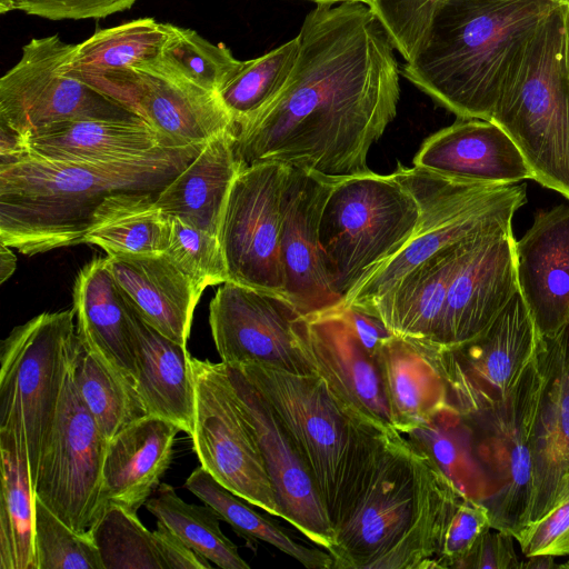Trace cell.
Returning <instances> with one entry per match:
<instances>
[{
    "instance_id": "obj_41",
    "label": "cell",
    "mask_w": 569,
    "mask_h": 569,
    "mask_svg": "<svg viewBox=\"0 0 569 569\" xmlns=\"http://www.w3.org/2000/svg\"><path fill=\"white\" fill-rule=\"evenodd\" d=\"M298 53L297 36L259 58L243 61L238 73L218 92L237 127L278 98L292 73Z\"/></svg>"
},
{
    "instance_id": "obj_21",
    "label": "cell",
    "mask_w": 569,
    "mask_h": 569,
    "mask_svg": "<svg viewBox=\"0 0 569 569\" xmlns=\"http://www.w3.org/2000/svg\"><path fill=\"white\" fill-rule=\"evenodd\" d=\"M512 229L476 238L451 280L437 345L452 348L486 329L518 291Z\"/></svg>"
},
{
    "instance_id": "obj_48",
    "label": "cell",
    "mask_w": 569,
    "mask_h": 569,
    "mask_svg": "<svg viewBox=\"0 0 569 569\" xmlns=\"http://www.w3.org/2000/svg\"><path fill=\"white\" fill-rule=\"evenodd\" d=\"M138 0H0V13L12 11L48 20L102 19L130 9Z\"/></svg>"
},
{
    "instance_id": "obj_33",
    "label": "cell",
    "mask_w": 569,
    "mask_h": 569,
    "mask_svg": "<svg viewBox=\"0 0 569 569\" xmlns=\"http://www.w3.org/2000/svg\"><path fill=\"white\" fill-rule=\"evenodd\" d=\"M413 443V442H412ZM417 498L398 540L369 569H435L446 529L465 496L416 443Z\"/></svg>"
},
{
    "instance_id": "obj_31",
    "label": "cell",
    "mask_w": 569,
    "mask_h": 569,
    "mask_svg": "<svg viewBox=\"0 0 569 569\" xmlns=\"http://www.w3.org/2000/svg\"><path fill=\"white\" fill-rule=\"evenodd\" d=\"M476 238L439 252L371 306L360 309L377 316L395 336L437 345L451 280Z\"/></svg>"
},
{
    "instance_id": "obj_35",
    "label": "cell",
    "mask_w": 569,
    "mask_h": 569,
    "mask_svg": "<svg viewBox=\"0 0 569 569\" xmlns=\"http://www.w3.org/2000/svg\"><path fill=\"white\" fill-rule=\"evenodd\" d=\"M0 569H37L36 496L29 463L7 435H0Z\"/></svg>"
},
{
    "instance_id": "obj_51",
    "label": "cell",
    "mask_w": 569,
    "mask_h": 569,
    "mask_svg": "<svg viewBox=\"0 0 569 569\" xmlns=\"http://www.w3.org/2000/svg\"><path fill=\"white\" fill-rule=\"evenodd\" d=\"M342 312L362 347L377 360L381 348L393 333L377 316L363 309L342 305Z\"/></svg>"
},
{
    "instance_id": "obj_55",
    "label": "cell",
    "mask_w": 569,
    "mask_h": 569,
    "mask_svg": "<svg viewBox=\"0 0 569 569\" xmlns=\"http://www.w3.org/2000/svg\"><path fill=\"white\" fill-rule=\"evenodd\" d=\"M558 567L559 565H556L553 556L539 555L528 557V560L525 562L521 561L519 569H551Z\"/></svg>"
},
{
    "instance_id": "obj_11",
    "label": "cell",
    "mask_w": 569,
    "mask_h": 569,
    "mask_svg": "<svg viewBox=\"0 0 569 569\" xmlns=\"http://www.w3.org/2000/svg\"><path fill=\"white\" fill-rule=\"evenodd\" d=\"M194 415L189 435L200 466L251 506L284 520L254 429L223 362L191 358Z\"/></svg>"
},
{
    "instance_id": "obj_18",
    "label": "cell",
    "mask_w": 569,
    "mask_h": 569,
    "mask_svg": "<svg viewBox=\"0 0 569 569\" xmlns=\"http://www.w3.org/2000/svg\"><path fill=\"white\" fill-rule=\"evenodd\" d=\"M333 181L335 178L288 167L281 226L284 298L303 317L341 307L345 302L319 234L322 210Z\"/></svg>"
},
{
    "instance_id": "obj_23",
    "label": "cell",
    "mask_w": 569,
    "mask_h": 569,
    "mask_svg": "<svg viewBox=\"0 0 569 569\" xmlns=\"http://www.w3.org/2000/svg\"><path fill=\"white\" fill-rule=\"evenodd\" d=\"M413 166L443 177L486 186L533 179L522 152L496 122L458 118L429 136Z\"/></svg>"
},
{
    "instance_id": "obj_39",
    "label": "cell",
    "mask_w": 569,
    "mask_h": 569,
    "mask_svg": "<svg viewBox=\"0 0 569 569\" xmlns=\"http://www.w3.org/2000/svg\"><path fill=\"white\" fill-rule=\"evenodd\" d=\"M158 521L183 543L221 569H250L237 546L222 532L218 513L207 503L186 502L174 488L160 483L156 495L144 503Z\"/></svg>"
},
{
    "instance_id": "obj_4",
    "label": "cell",
    "mask_w": 569,
    "mask_h": 569,
    "mask_svg": "<svg viewBox=\"0 0 569 569\" xmlns=\"http://www.w3.org/2000/svg\"><path fill=\"white\" fill-rule=\"evenodd\" d=\"M231 367L240 370L282 423L335 531L352 507L383 440L391 435L352 417L317 373L260 362Z\"/></svg>"
},
{
    "instance_id": "obj_28",
    "label": "cell",
    "mask_w": 569,
    "mask_h": 569,
    "mask_svg": "<svg viewBox=\"0 0 569 569\" xmlns=\"http://www.w3.org/2000/svg\"><path fill=\"white\" fill-rule=\"evenodd\" d=\"M128 308L137 367L136 386L147 412L171 421L190 435L194 415V382L188 346L161 335L129 303Z\"/></svg>"
},
{
    "instance_id": "obj_40",
    "label": "cell",
    "mask_w": 569,
    "mask_h": 569,
    "mask_svg": "<svg viewBox=\"0 0 569 569\" xmlns=\"http://www.w3.org/2000/svg\"><path fill=\"white\" fill-rule=\"evenodd\" d=\"M406 437L426 451L466 497L480 502L489 498L487 478L477 461L468 426L459 411H445Z\"/></svg>"
},
{
    "instance_id": "obj_42",
    "label": "cell",
    "mask_w": 569,
    "mask_h": 569,
    "mask_svg": "<svg viewBox=\"0 0 569 569\" xmlns=\"http://www.w3.org/2000/svg\"><path fill=\"white\" fill-rule=\"evenodd\" d=\"M103 569H166L154 531L117 503L107 502L88 529Z\"/></svg>"
},
{
    "instance_id": "obj_10",
    "label": "cell",
    "mask_w": 569,
    "mask_h": 569,
    "mask_svg": "<svg viewBox=\"0 0 569 569\" xmlns=\"http://www.w3.org/2000/svg\"><path fill=\"white\" fill-rule=\"evenodd\" d=\"M77 44L33 38L0 79V122L24 138L59 122L133 119L131 108L70 73Z\"/></svg>"
},
{
    "instance_id": "obj_20",
    "label": "cell",
    "mask_w": 569,
    "mask_h": 569,
    "mask_svg": "<svg viewBox=\"0 0 569 569\" xmlns=\"http://www.w3.org/2000/svg\"><path fill=\"white\" fill-rule=\"evenodd\" d=\"M237 399L251 422L284 520L327 551L333 527L315 482L274 411L236 367L226 366Z\"/></svg>"
},
{
    "instance_id": "obj_1",
    "label": "cell",
    "mask_w": 569,
    "mask_h": 569,
    "mask_svg": "<svg viewBox=\"0 0 569 569\" xmlns=\"http://www.w3.org/2000/svg\"><path fill=\"white\" fill-rule=\"evenodd\" d=\"M278 98L238 127L243 166L278 162L329 178L370 171L368 153L397 114L399 67L369 6L317 3Z\"/></svg>"
},
{
    "instance_id": "obj_8",
    "label": "cell",
    "mask_w": 569,
    "mask_h": 569,
    "mask_svg": "<svg viewBox=\"0 0 569 569\" xmlns=\"http://www.w3.org/2000/svg\"><path fill=\"white\" fill-rule=\"evenodd\" d=\"M419 219L416 197L393 173L335 179L319 234L343 299L402 249Z\"/></svg>"
},
{
    "instance_id": "obj_36",
    "label": "cell",
    "mask_w": 569,
    "mask_h": 569,
    "mask_svg": "<svg viewBox=\"0 0 569 569\" xmlns=\"http://www.w3.org/2000/svg\"><path fill=\"white\" fill-rule=\"evenodd\" d=\"M168 36V23L138 18L97 30L77 43L70 73L93 84L96 81L160 56Z\"/></svg>"
},
{
    "instance_id": "obj_29",
    "label": "cell",
    "mask_w": 569,
    "mask_h": 569,
    "mask_svg": "<svg viewBox=\"0 0 569 569\" xmlns=\"http://www.w3.org/2000/svg\"><path fill=\"white\" fill-rule=\"evenodd\" d=\"M72 310L81 343L136 383L129 308L106 258H94L79 270Z\"/></svg>"
},
{
    "instance_id": "obj_12",
    "label": "cell",
    "mask_w": 569,
    "mask_h": 569,
    "mask_svg": "<svg viewBox=\"0 0 569 569\" xmlns=\"http://www.w3.org/2000/svg\"><path fill=\"white\" fill-rule=\"evenodd\" d=\"M288 166L257 162L236 177L219 239L230 282L284 297L282 194Z\"/></svg>"
},
{
    "instance_id": "obj_5",
    "label": "cell",
    "mask_w": 569,
    "mask_h": 569,
    "mask_svg": "<svg viewBox=\"0 0 569 569\" xmlns=\"http://www.w3.org/2000/svg\"><path fill=\"white\" fill-rule=\"evenodd\" d=\"M416 197L418 226L402 249L359 282L343 306L368 308L403 277L441 251L468 239L512 229L526 203V184L486 186L398 164L392 172Z\"/></svg>"
},
{
    "instance_id": "obj_24",
    "label": "cell",
    "mask_w": 569,
    "mask_h": 569,
    "mask_svg": "<svg viewBox=\"0 0 569 569\" xmlns=\"http://www.w3.org/2000/svg\"><path fill=\"white\" fill-rule=\"evenodd\" d=\"M543 339L546 378L533 435L529 523L569 498V323Z\"/></svg>"
},
{
    "instance_id": "obj_7",
    "label": "cell",
    "mask_w": 569,
    "mask_h": 569,
    "mask_svg": "<svg viewBox=\"0 0 569 569\" xmlns=\"http://www.w3.org/2000/svg\"><path fill=\"white\" fill-rule=\"evenodd\" d=\"M73 310L42 312L12 329L0 349V435L24 453L34 488L79 338Z\"/></svg>"
},
{
    "instance_id": "obj_53",
    "label": "cell",
    "mask_w": 569,
    "mask_h": 569,
    "mask_svg": "<svg viewBox=\"0 0 569 569\" xmlns=\"http://www.w3.org/2000/svg\"><path fill=\"white\" fill-rule=\"evenodd\" d=\"M29 154L28 138L0 122V167L17 162Z\"/></svg>"
},
{
    "instance_id": "obj_32",
    "label": "cell",
    "mask_w": 569,
    "mask_h": 569,
    "mask_svg": "<svg viewBox=\"0 0 569 569\" xmlns=\"http://www.w3.org/2000/svg\"><path fill=\"white\" fill-rule=\"evenodd\" d=\"M30 154L62 162H111L171 146L142 118L59 122L28 137Z\"/></svg>"
},
{
    "instance_id": "obj_14",
    "label": "cell",
    "mask_w": 569,
    "mask_h": 569,
    "mask_svg": "<svg viewBox=\"0 0 569 569\" xmlns=\"http://www.w3.org/2000/svg\"><path fill=\"white\" fill-rule=\"evenodd\" d=\"M415 446L387 437L352 507L335 527L332 569H369L406 530L417 498Z\"/></svg>"
},
{
    "instance_id": "obj_17",
    "label": "cell",
    "mask_w": 569,
    "mask_h": 569,
    "mask_svg": "<svg viewBox=\"0 0 569 569\" xmlns=\"http://www.w3.org/2000/svg\"><path fill=\"white\" fill-rule=\"evenodd\" d=\"M293 342L311 372L320 376L352 417L387 435L391 423L377 360L349 327L342 306L293 323Z\"/></svg>"
},
{
    "instance_id": "obj_30",
    "label": "cell",
    "mask_w": 569,
    "mask_h": 569,
    "mask_svg": "<svg viewBox=\"0 0 569 569\" xmlns=\"http://www.w3.org/2000/svg\"><path fill=\"white\" fill-rule=\"evenodd\" d=\"M238 131L207 141L196 158L157 196L170 218L219 236L231 186L243 164L236 152Z\"/></svg>"
},
{
    "instance_id": "obj_34",
    "label": "cell",
    "mask_w": 569,
    "mask_h": 569,
    "mask_svg": "<svg viewBox=\"0 0 569 569\" xmlns=\"http://www.w3.org/2000/svg\"><path fill=\"white\" fill-rule=\"evenodd\" d=\"M158 193L123 191L108 196L97 208L82 243L107 256L166 251L171 218L157 204Z\"/></svg>"
},
{
    "instance_id": "obj_58",
    "label": "cell",
    "mask_w": 569,
    "mask_h": 569,
    "mask_svg": "<svg viewBox=\"0 0 569 569\" xmlns=\"http://www.w3.org/2000/svg\"><path fill=\"white\" fill-rule=\"evenodd\" d=\"M565 59H566V64L569 69V50L566 48V46H565Z\"/></svg>"
},
{
    "instance_id": "obj_9",
    "label": "cell",
    "mask_w": 569,
    "mask_h": 569,
    "mask_svg": "<svg viewBox=\"0 0 569 569\" xmlns=\"http://www.w3.org/2000/svg\"><path fill=\"white\" fill-rule=\"evenodd\" d=\"M546 378L545 339L522 377L502 401L465 415L471 445L490 496L482 503L491 527L516 537L529 523L537 413Z\"/></svg>"
},
{
    "instance_id": "obj_52",
    "label": "cell",
    "mask_w": 569,
    "mask_h": 569,
    "mask_svg": "<svg viewBox=\"0 0 569 569\" xmlns=\"http://www.w3.org/2000/svg\"><path fill=\"white\" fill-rule=\"evenodd\" d=\"M154 532L166 569L212 568L208 559L189 548L168 527L158 520Z\"/></svg>"
},
{
    "instance_id": "obj_38",
    "label": "cell",
    "mask_w": 569,
    "mask_h": 569,
    "mask_svg": "<svg viewBox=\"0 0 569 569\" xmlns=\"http://www.w3.org/2000/svg\"><path fill=\"white\" fill-rule=\"evenodd\" d=\"M72 372L82 402L108 441L132 422L148 416L136 383L80 340Z\"/></svg>"
},
{
    "instance_id": "obj_37",
    "label": "cell",
    "mask_w": 569,
    "mask_h": 569,
    "mask_svg": "<svg viewBox=\"0 0 569 569\" xmlns=\"http://www.w3.org/2000/svg\"><path fill=\"white\" fill-rule=\"evenodd\" d=\"M184 488L209 505L228 522L238 536L256 545L267 542L308 569H332L333 560L326 550L306 547L290 537L269 518L258 513L251 503L220 485L206 469L197 467L184 482Z\"/></svg>"
},
{
    "instance_id": "obj_25",
    "label": "cell",
    "mask_w": 569,
    "mask_h": 569,
    "mask_svg": "<svg viewBox=\"0 0 569 569\" xmlns=\"http://www.w3.org/2000/svg\"><path fill=\"white\" fill-rule=\"evenodd\" d=\"M377 363L391 423L401 435L445 411L457 410L451 401L443 348L393 335L381 348Z\"/></svg>"
},
{
    "instance_id": "obj_2",
    "label": "cell",
    "mask_w": 569,
    "mask_h": 569,
    "mask_svg": "<svg viewBox=\"0 0 569 569\" xmlns=\"http://www.w3.org/2000/svg\"><path fill=\"white\" fill-rule=\"evenodd\" d=\"M559 4L442 0L402 74L458 118L491 120L513 68Z\"/></svg>"
},
{
    "instance_id": "obj_26",
    "label": "cell",
    "mask_w": 569,
    "mask_h": 569,
    "mask_svg": "<svg viewBox=\"0 0 569 569\" xmlns=\"http://www.w3.org/2000/svg\"><path fill=\"white\" fill-rule=\"evenodd\" d=\"M107 266L128 303L152 328L188 346L199 292L166 252L106 257Z\"/></svg>"
},
{
    "instance_id": "obj_22",
    "label": "cell",
    "mask_w": 569,
    "mask_h": 569,
    "mask_svg": "<svg viewBox=\"0 0 569 569\" xmlns=\"http://www.w3.org/2000/svg\"><path fill=\"white\" fill-rule=\"evenodd\" d=\"M518 290L538 333L556 337L569 323V207L538 211L515 242Z\"/></svg>"
},
{
    "instance_id": "obj_6",
    "label": "cell",
    "mask_w": 569,
    "mask_h": 569,
    "mask_svg": "<svg viewBox=\"0 0 569 569\" xmlns=\"http://www.w3.org/2000/svg\"><path fill=\"white\" fill-rule=\"evenodd\" d=\"M563 4L541 23L508 78L491 121L516 142L533 180L569 199V69Z\"/></svg>"
},
{
    "instance_id": "obj_13",
    "label": "cell",
    "mask_w": 569,
    "mask_h": 569,
    "mask_svg": "<svg viewBox=\"0 0 569 569\" xmlns=\"http://www.w3.org/2000/svg\"><path fill=\"white\" fill-rule=\"evenodd\" d=\"M72 365L33 490L63 522L77 532H86L101 509L108 440L78 393Z\"/></svg>"
},
{
    "instance_id": "obj_45",
    "label": "cell",
    "mask_w": 569,
    "mask_h": 569,
    "mask_svg": "<svg viewBox=\"0 0 569 569\" xmlns=\"http://www.w3.org/2000/svg\"><path fill=\"white\" fill-rule=\"evenodd\" d=\"M166 252L194 283L200 293L229 280L219 236L171 218Z\"/></svg>"
},
{
    "instance_id": "obj_50",
    "label": "cell",
    "mask_w": 569,
    "mask_h": 569,
    "mask_svg": "<svg viewBox=\"0 0 569 569\" xmlns=\"http://www.w3.org/2000/svg\"><path fill=\"white\" fill-rule=\"evenodd\" d=\"M515 537L489 528L462 561L460 569H519L520 560L513 546Z\"/></svg>"
},
{
    "instance_id": "obj_27",
    "label": "cell",
    "mask_w": 569,
    "mask_h": 569,
    "mask_svg": "<svg viewBox=\"0 0 569 569\" xmlns=\"http://www.w3.org/2000/svg\"><path fill=\"white\" fill-rule=\"evenodd\" d=\"M179 431L171 421L148 415L110 439L103 461L101 509L113 502L137 512L169 468Z\"/></svg>"
},
{
    "instance_id": "obj_46",
    "label": "cell",
    "mask_w": 569,
    "mask_h": 569,
    "mask_svg": "<svg viewBox=\"0 0 569 569\" xmlns=\"http://www.w3.org/2000/svg\"><path fill=\"white\" fill-rule=\"evenodd\" d=\"M440 1L372 0L368 6L387 30L395 49L407 61Z\"/></svg>"
},
{
    "instance_id": "obj_15",
    "label": "cell",
    "mask_w": 569,
    "mask_h": 569,
    "mask_svg": "<svg viewBox=\"0 0 569 569\" xmlns=\"http://www.w3.org/2000/svg\"><path fill=\"white\" fill-rule=\"evenodd\" d=\"M92 86L131 108L174 147L204 144L238 131L218 93L190 81L160 57Z\"/></svg>"
},
{
    "instance_id": "obj_3",
    "label": "cell",
    "mask_w": 569,
    "mask_h": 569,
    "mask_svg": "<svg viewBox=\"0 0 569 569\" xmlns=\"http://www.w3.org/2000/svg\"><path fill=\"white\" fill-rule=\"evenodd\" d=\"M202 147H161L111 162H62L29 154L2 166L0 242L24 256L80 243L108 196L159 193Z\"/></svg>"
},
{
    "instance_id": "obj_49",
    "label": "cell",
    "mask_w": 569,
    "mask_h": 569,
    "mask_svg": "<svg viewBox=\"0 0 569 569\" xmlns=\"http://www.w3.org/2000/svg\"><path fill=\"white\" fill-rule=\"evenodd\" d=\"M516 540L527 558L569 556V498L542 518L528 523Z\"/></svg>"
},
{
    "instance_id": "obj_19",
    "label": "cell",
    "mask_w": 569,
    "mask_h": 569,
    "mask_svg": "<svg viewBox=\"0 0 569 569\" xmlns=\"http://www.w3.org/2000/svg\"><path fill=\"white\" fill-rule=\"evenodd\" d=\"M299 317L283 296L230 281L221 284L209 305L212 339L227 366L260 362L311 372L293 342Z\"/></svg>"
},
{
    "instance_id": "obj_57",
    "label": "cell",
    "mask_w": 569,
    "mask_h": 569,
    "mask_svg": "<svg viewBox=\"0 0 569 569\" xmlns=\"http://www.w3.org/2000/svg\"><path fill=\"white\" fill-rule=\"evenodd\" d=\"M538 1H548L553 3H566L569 4V0H538Z\"/></svg>"
},
{
    "instance_id": "obj_43",
    "label": "cell",
    "mask_w": 569,
    "mask_h": 569,
    "mask_svg": "<svg viewBox=\"0 0 569 569\" xmlns=\"http://www.w3.org/2000/svg\"><path fill=\"white\" fill-rule=\"evenodd\" d=\"M159 57L190 81L216 93L243 64L223 43L214 44L192 29L171 23Z\"/></svg>"
},
{
    "instance_id": "obj_47",
    "label": "cell",
    "mask_w": 569,
    "mask_h": 569,
    "mask_svg": "<svg viewBox=\"0 0 569 569\" xmlns=\"http://www.w3.org/2000/svg\"><path fill=\"white\" fill-rule=\"evenodd\" d=\"M491 528L487 507L466 496L459 501L446 529L437 568L460 569L481 536Z\"/></svg>"
},
{
    "instance_id": "obj_44",
    "label": "cell",
    "mask_w": 569,
    "mask_h": 569,
    "mask_svg": "<svg viewBox=\"0 0 569 569\" xmlns=\"http://www.w3.org/2000/svg\"><path fill=\"white\" fill-rule=\"evenodd\" d=\"M34 505L37 569H103L98 548L88 530H73L37 496Z\"/></svg>"
},
{
    "instance_id": "obj_56",
    "label": "cell",
    "mask_w": 569,
    "mask_h": 569,
    "mask_svg": "<svg viewBox=\"0 0 569 569\" xmlns=\"http://www.w3.org/2000/svg\"><path fill=\"white\" fill-rule=\"evenodd\" d=\"M310 1H313L316 3H328V4L351 1V2H362L368 6L372 0H310Z\"/></svg>"
},
{
    "instance_id": "obj_54",
    "label": "cell",
    "mask_w": 569,
    "mask_h": 569,
    "mask_svg": "<svg viewBox=\"0 0 569 569\" xmlns=\"http://www.w3.org/2000/svg\"><path fill=\"white\" fill-rule=\"evenodd\" d=\"M17 268V257L11 248L0 242V282L8 280Z\"/></svg>"
},
{
    "instance_id": "obj_59",
    "label": "cell",
    "mask_w": 569,
    "mask_h": 569,
    "mask_svg": "<svg viewBox=\"0 0 569 569\" xmlns=\"http://www.w3.org/2000/svg\"><path fill=\"white\" fill-rule=\"evenodd\" d=\"M558 568L569 569V560H567L565 563L559 565Z\"/></svg>"
},
{
    "instance_id": "obj_16",
    "label": "cell",
    "mask_w": 569,
    "mask_h": 569,
    "mask_svg": "<svg viewBox=\"0 0 569 569\" xmlns=\"http://www.w3.org/2000/svg\"><path fill=\"white\" fill-rule=\"evenodd\" d=\"M540 338L518 290L480 333L443 348L453 407L465 416L505 400L533 359Z\"/></svg>"
}]
</instances>
